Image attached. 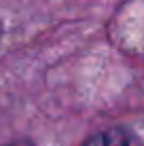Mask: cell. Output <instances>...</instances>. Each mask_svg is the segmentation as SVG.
<instances>
[{"label": "cell", "instance_id": "6da1fadb", "mask_svg": "<svg viewBox=\"0 0 144 146\" xmlns=\"http://www.w3.org/2000/svg\"><path fill=\"white\" fill-rule=\"evenodd\" d=\"M83 146H142L140 140L125 127H110L93 133Z\"/></svg>", "mask_w": 144, "mask_h": 146}, {"label": "cell", "instance_id": "7a4b0ae2", "mask_svg": "<svg viewBox=\"0 0 144 146\" xmlns=\"http://www.w3.org/2000/svg\"><path fill=\"white\" fill-rule=\"evenodd\" d=\"M9 146H34V144L26 142V140H19V142H13V144H9Z\"/></svg>", "mask_w": 144, "mask_h": 146}]
</instances>
